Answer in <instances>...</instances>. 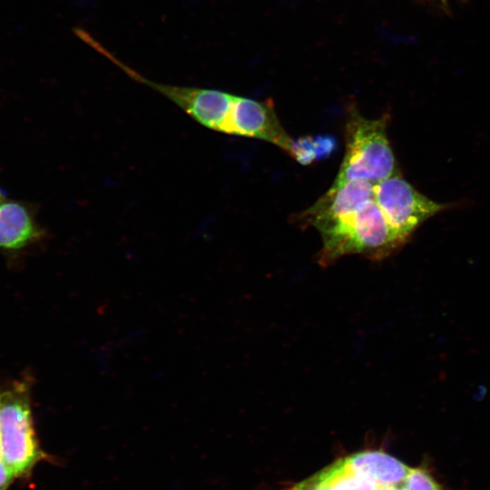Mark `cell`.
Segmentation results:
<instances>
[{"instance_id":"10","label":"cell","mask_w":490,"mask_h":490,"mask_svg":"<svg viewBox=\"0 0 490 490\" xmlns=\"http://www.w3.org/2000/svg\"><path fill=\"white\" fill-rule=\"evenodd\" d=\"M337 148V142L330 135L300 137L293 140L289 156L302 165L330 156Z\"/></svg>"},{"instance_id":"9","label":"cell","mask_w":490,"mask_h":490,"mask_svg":"<svg viewBox=\"0 0 490 490\" xmlns=\"http://www.w3.org/2000/svg\"><path fill=\"white\" fill-rule=\"evenodd\" d=\"M328 490H376L374 482L351 471L340 458L317 473Z\"/></svg>"},{"instance_id":"3","label":"cell","mask_w":490,"mask_h":490,"mask_svg":"<svg viewBox=\"0 0 490 490\" xmlns=\"http://www.w3.org/2000/svg\"><path fill=\"white\" fill-rule=\"evenodd\" d=\"M0 456L15 478L29 474L45 456L34 429L24 382L0 391Z\"/></svg>"},{"instance_id":"13","label":"cell","mask_w":490,"mask_h":490,"mask_svg":"<svg viewBox=\"0 0 490 490\" xmlns=\"http://www.w3.org/2000/svg\"><path fill=\"white\" fill-rule=\"evenodd\" d=\"M376 490H402L400 486L395 485H380L376 488Z\"/></svg>"},{"instance_id":"5","label":"cell","mask_w":490,"mask_h":490,"mask_svg":"<svg viewBox=\"0 0 490 490\" xmlns=\"http://www.w3.org/2000/svg\"><path fill=\"white\" fill-rule=\"evenodd\" d=\"M230 134L261 139L279 147L289 155L293 142L270 103L240 96L235 100Z\"/></svg>"},{"instance_id":"12","label":"cell","mask_w":490,"mask_h":490,"mask_svg":"<svg viewBox=\"0 0 490 490\" xmlns=\"http://www.w3.org/2000/svg\"><path fill=\"white\" fill-rule=\"evenodd\" d=\"M15 476L5 465L0 456V490H6Z\"/></svg>"},{"instance_id":"14","label":"cell","mask_w":490,"mask_h":490,"mask_svg":"<svg viewBox=\"0 0 490 490\" xmlns=\"http://www.w3.org/2000/svg\"><path fill=\"white\" fill-rule=\"evenodd\" d=\"M4 199H5L4 192H3V191L0 189V204H1V202L4 201Z\"/></svg>"},{"instance_id":"2","label":"cell","mask_w":490,"mask_h":490,"mask_svg":"<svg viewBox=\"0 0 490 490\" xmlns=\"http://www.w3.org/2000/svg\"><path fill=\"white\" fill-rule=\"evenodd\" d=\"M387 116L368 119L351 110L346 123V152L332 185L351 180L377 183L400 175L387 134Z\"/></svg>"},{"instance_id":"6","label":"cell","mask_w":490,"mask_h":490,"mask_svg":"<svg viewBox=\"0 0 490 490\" xmlns=\"http://www.w3.org/2000/svg\"><path fill=\"white\" fill-rule=\"evenodd\" d=\"M373 190L374 183L362 180H351L339 185H331L311 207L300 212L296 220L300 225L313 226L319 230L373 198Z\"/></svg>"},{"instance_id":"1","label":"cell","mask_w":490,"mask_h":490,"mask_svg":"<svg viewBox=\"0 0 490 490\" xmlns=\"http://www.w3.org/2000/svg\"><path fill=\"white\" fill-rule=\"evenodd\" d=\"M318 231L323 241L318 262L324 266L348 254L381 260L407 240L390 225L374 197Z\"/></svg>"},{"instance_id":"4","label":"cell","mask_w":490,"mask_h":490,"mask_svg":"<svg viewBox=\"0 0 490 490\" xmlns=\"http://www.w3.org/2000/svg\"><path fill=\"white\" fill-rule=\"evenodd\" d=\"M373 191L390 225L407 240L424 221L448 208L420 193L401 175L375 183Z\"/></svg>"},{"instance_id":"8","label":"cell","mask_w":490,"mask_h":490,"mask_svg":"<svg viewBox=\"0 0 490 490\" xmlns=\"http://www.w3.org/2000/svg\"><path fill=\"white\" fill-rule=\"evenodd\" d=\"M343 460L353 472L377 485L400 486L411 467L382 450L356 452Z\"/></svg>"},{"instance_id":"7","label":"cell","mask_w":490,"mask_h":490,"mask_svg":"<svg viewBox=\"0 0 490 490\" xmlns=\"http://www.w3.org/2000/svg\"><path fill=\"white\" fill-rule=\"evenodd\" d=\"M45 234L33 209L17 201H3L0 204V249L19 250Z\"/></svg>"},{"instance_id":"11","label":"cell","mask_w":490,"mask_h":490,"mask_svg":"<svg viewBox=\"0 0 490 490\" xmlns=\"http://www.w3.org/2000/svg\"><path fill=\"white\" fill-rule=\"evenodd\" d=\"M400 487L402 490H446L425 466L411 467Z\"/></svg>"}]
</instances>
